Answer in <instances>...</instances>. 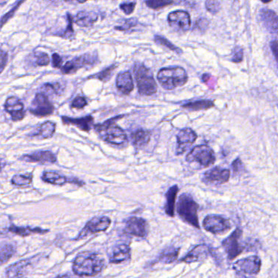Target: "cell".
<instances>
[{
    "label": "cell",
    "instance_id": "cell-28",
    "mask_svg": "<svg viewBox=\"0 0 278 278\" xmlns=\"http://www.w3.org/2000/svg\"><path fill=\"white\" fill-rule=\"evenodd\" d=\"M180 252L179 247H170L161 252L158 256L156 263L162 264H172L177 259Z\"/></svg>",
    "mask_w": 278,
    "mask_h": 278
},
{
    "label": "cell",
    "instance_id": "cell-6",
    "mask_svg": "<svg viewBox=\"0 0 278 278\" xmlns=\"http://www.w3.org/2000/svg\"><path fill=\"white\" fill-rule=\"evenodd\" d=\"M186 161L189 163H198L201 167H207L216 162V156L212 149L206 145L201 144L195 147L186 157Z\"/></svg>",
    "mask_w": 278,
    "mask_h": 278
},
{
    "label": "cell",
    "instance_id": "cell-33",
    "mask_svg": "<svg viewBox=\"0 0 278 278\" xmlns=\"http://www.w3.org/2000/svg\"><path fill=\"white\" fill-rule=\"evenodd\" d=\"M16 251V248L12 244H5L0 247V265L6 264Z\"/></svg>",
    "mask_w": 278,
    "mask_h": 278
},
{
    "label": "cell",
    "instance_id": "cell-9",
    "mask_svg": "<svg viewBox=\"0 0 278 278\" xmlns=\"http://www.w3.org/2000/svg\"><path fill=\"white\" fill-rule=\"evenodd\" d=\"M111 220L107 216H101L91 219L86 223V225L82 229L80 234L75 240L83 239L90 234L105 232L111 226Z\"/></svg>",
    "mask_w": 278,
    "mask_h": 278
},
{
    "label": "cell",
    "instance_id": "cell-31",
    "mask_svg": "<svg viewBox=\"0 0 278 278\" xmlns=\"http://www.w3.org/2000/svg\"><path fill=\"white\" fill-rule=\"evenodd\" d=\"M8 230L11 233H15L17 235L22 236V237H27V236L31 235V234H44V233H48V230L46 229H42L40 228H30V227H18V226L12 225L9 227Z\"/></svg>",
    "mask_w": 278,
    "mask_h": 278
},
{
    "label": "cell",
    "instance_id": "cell-5",
    "mask_svg": "<svg viewBox=\"0 0 278 278\" xmlns=\"http://www.w3.org/2000/svg\"><path fill=\"white\" fill-rule=\"evenodd\" d=\"M134 70L139 93L146 96L156 93L158 86L150 70L144 65H137Z\"/></svg>",
    "mask_w": 278,
    "mask_h": 278
},
{
    "label": "cell",
    "instance_id": "cell-10",
    "mask_svg": "<svg viewBox=\"0 0 278 278\" xmlns=\"http://www.w3.org/2000/svg\"><path fill=\"white\" fill-rule=\"evenodd\" d=\"M29 111L34 115L45 117L50 115L54 112V106L51 103L48 96L41 92H38L35 95L34 101H32Z\"/></svg>",
    "mask_w": 278,
    "mask_h": 278
},
{
    "label": "cell",
    "instance_id": "cell-14",
    "mask_svg": "<svg viewBox=\"0 0 278 278\" xmlns=\"http://www.w3.org/2000/svg\"><path fill=\"white\" fill-rule=\"evenodd\" d=\"M229 178L230 170L216 167L204 173L202 180L206 184L223 185L224 183L228 182Z\"/></svg>",
    "mask_w": 278,
    "mask_h": 278
},
{
    "label": "cell",
    "instance_id": "cell-7",
    "mask_svg": "<svg viewBox=\"0 0 278 278\" xmlns=\"http://www.w3.org/2000/svg\"><path fill=\"white\" fill-rule=\"evenodd\" d=\"M242 230L238 228L233 231L230 236H228V238L222 242V247L224 251L227 253L229 260H233L237 258L239 254H242L246 248L242 242Z\"/></svg>",
    "mask_w": 278,
    "mask_h": 278
},
{
    "label": "cell",
    "instance_id": "cell-55",
    "mask_svg": "<svg viewBox=\"0 0 278 278\" xmlns=\"http://www.w3.org/2000/svg\"><path fill=\"white\" fill-rule=\"evenodd\" d=\"M7 1H6V0H4V1H2V0H0V5H4L6 4V3H7Z\"/></svg>",
    "mask_w": 278,
    "mask_h": 278
},
{
    "label": "cell",
    "instance_id": "cell-39",
    "mask_svg": "<svg viewBox=\"0 0 278 278\" xmlns=\"http://www.w3.org/2000/svg\"><path fill=\"white\" fill-rule=\"evenodd\" d=\"M68 26L67 28L60 34H58L59 36L62 37L64 39H70L72 38L74 34V28H73V17L70 13H67Z\"/></svg>",
    "mask_w": 278,
    "mask_h": 278
},
{
    "label": "cell",
    "instance_id": "cell-24",
    "mask_svg": "<svg viewBox=\"0 0 278 278\" xmlns=\"http://www.w3.org/2000/svg\"><path fill=\"white\" fill-rule=\"evenodd\" d=\"M64 124L73 125L80 128L83 132H88L93 126L94 119L92 116L88 115L80 118H70V117H61Z\"/></svg>",
    "mask_w": 278,
    "mask_h": 278
},
{
    "label": "cell",
    "instance_id": "cell-15",
    "mask_svg": "<svg viewBox=\"0 0 278 278\" xmlns=\"http://www.w3.org/2000/svg\"><path fill=\"white\" fill-rule=\"evenodd\" d=\"M6 112L9 113L12 121L17 122L23 119L26 114L24 111V105L21 100L16 96H10L6 100L4 103Z\"/></svg>",
    "mask_w": 278,
    "mask_h": 278
},
{
    "label": "cell",
    "instance_id": "cell-13",
    "mask_svg": "<svg viewBox=\"0 0 278 278\" xmlns=\"http://www.w3.org/2000/svg\"><path fill=\"white\" fill-rule=\"evenodd\" d=\"M147 222L145 220L139 217H130L125 223L124 231L129 235L137 238H145L148 234Z\"/></svg>",
    "mask_w": 278,
    "mask_h": 278
},
{
    "label": "cell",
    "instance_id": "cell-29",
    "mask_svg": "<svg viewBox=\"0 0 278 278\" xmlns=\"http://www.w3.org/2000/svg\"><path fill=\"white\" fill-rule=\"evenodd\" d=\"M132 143L137 148H142L146 145L150 140V132L145 130H137V132L132 133Z\"/></svg>",
    "mask_w": 278,
    "mask_h": 278
},
{
    "label": "cell",
    "instance_id": "cell-25",
    "mask_svg": "<svg viewBox=\"0 0 278 278\" xmlns=\"http://www.w3.org/2000/svg\"><path fill=\"white\" fill-rule=\"evenodd\" d=\"M98 19V15L96 12L88 11H81L73 17V22L81 27H89L93 26Z\"/></svg>",
    "mask_w": 278,
    "mask_h": 278
},
{
    "label": "cell",
    "instance_id": "cell-21",
    "mask_svg": "<svg viewBox=\"0 0 278 278\" xmlns=\"http://www.w3.org/2000/svg\"><path fill=\"white\" fill-rule=\"evenodd\" d=\"M260 19L269 32L277 34L278 29V18L276 12L273 10L264 8L260 11Z\"/></svg>",
    "mask_w": 278,
    "mask_h": 278
},
{
    "label": "cell",
    "instance_id": "cell-45",
    "mask_svg": "<svg viewBox=\"0 0 278 278\" xmlns=\"http://www.w3.org/2000/svg\"><path fill=\"white\" fill-rule=\"evenodd\" d=\"M87 105L86 100L83 96H77L76 98L73 101L71 104V108L72 109H83Z\"/></svg>",
    "mask_w": 278,
    "mask_h": 278
},
{
    "label": "cell",
    "instance_id": "cell-8",
    "mask_svg": "<svg viewBox=\"0 0 278 278\" xmlns=\"http://www.w3.org/2000/svg\"><path fill=\"white\" fill-rule=\"evenodd\" d=\"M202 225L205 230L213 234L225 233L231 229L230 221L218 215H208L204 219Z\"/></svg>",
    "mask_w": 278,
    "mask_h": 278
},
{
    "label": "cell",
    "instance_id": "cell-50",
    "mask_svg": "<svg viewBox=\"0 0 278 278\" xmlns=\"http://www.w3.org/2000/svg\"><path fill=\"white\" fill-rule=\"evenodd\" d=\"M62 58L57 53L53 54V66L54 68H61L62 66Z\"/></svg>",
    "mask_w": 278,
    "mask_h": 278
},
{
    "label": "cell",
    "instance_id": "cell-27",
    "mask_svg": "<svg viewBox=\"0 0 278 278\" xmlns=\"http://www.w3.org/2000/svg\"><path fill=\"white\" fill-rule=\"evenodd\" d=\"M55 131V122L47 121L39 126V127L35 130V132H33L30 136L34 137H39L40 139H49L51 137H53Z\"/></svg>",
    "mask_w": 278,
    "mask_h": 278
},
{
    "label": "cell",
    "instance_id": "cell-42",
    "mask_svg": "<svg viewBox=\"0 0 278 278\" xmlns=\"http://www.w3.org/2000/svg\"><path fill=\"white\" fill-rule=\"evenodd\" d=\"M206 8L208 12H211L212 14H216L221 9V2L219 1H211L208 0L205 2Z\"/></svg>",
    "mask_w": 278,
    "mask_h": 278
},
{
    "label": "cell",
    "instance_id": "cell-43",
    "mask_svg": "<svg viewBox=\"0 0 278 278\" xmlns=\"http://www.w3.org/2000/svg\"><path fill=\"white\" fill-rule=\"evenodd\" d=\"M244 57V53L243 49L241 47L238 46L236 47L233 51V56H232V61L234 63L242 62Z\"/></svg>",
    "mask_w": 278,
    "mask_h": 278
},
{
    "label": "cell",
    "instance_id": "cell-35",
    "mask_svg": "<svg viewBox=\"0 0 278 278\" xmlns=\"http://www.w3.org/2000/svg\"><path fill=\"white\" fill-rule=\"evenodd\" d=\"M154 41L156 42L159 45L164 46L166 48H167L169 50L172 51L174 53L180 54L182 53V50L180 48H178L176 46L174 45L170 40L166 39L164 37L161 36V35H155L154 37Z\"/></svg>",
    "mask_w": 278,
    "mask_h": 278
},
{
    "label": "cell",
    "instance_id": "cell-53",
    "mask_svg": "<svg viewBox=\"0 0 278 278\" xmlns=\"http://www.w3.org/2000/svg\"><path fill=\"white\" fill-rule=\"evenodd\" d=\"M237 278H250V277L245 276L243 274H239L237 276Z\"/></svg>",
    "mask_w": 278,
    "mask_h": 278
},
{
    "label": "cell",
    "instance_id": "cell-12",
    "mask_svg": "<svg viewBox=\"0 0 278 278\" xmlns=\"http://www.w3.org/2000/svg\"><path fill=\"white\" fill-rule=\"evenodd\" d=\"M167 21L170 27L177 31H188L191 27L190 14L183 10H177L169 13Z\"/></svg>",
    "mask_w": 278,
    "mask_h": 278
},
{
    "label": "cell",
    "instance_id": "cell-52",
    "mask_svg": "<svg viewBox=\"0 0 278 278\" xmlns=\"http://www.w3.org/2000/svg\"><path fill=\"white\" fill-rule=\"evenodd\" d=\"M56 278H75V277H72L70 274H63V275H60V276H57Z\"/></svg>",
    "mask_w": 278,
    "mask_h": 278
},
{
    "label": "cell",
    "instance_id": "cell-16",
    "mask_svg": "<svg viewBox=\"0 0 278 278\" xmlns=\"http://www.w3.org/2000/svg\"><path fill=\"white\" fill-rule=\"evenodd\" d=\"M177 154H183L187 151L188 149L192 145L196 139L197 136L195 131L191 128H185L180 131L177 135Z\"/></svg>",
    "mask_w": 278,
    "mask_h": 278
},
{
    "label": "cell",
    "instance_id": "cell-17",
    "mask_svg": "<svg viewBox=\"0 0 278 278\" xmlns=\"http://www.w3.org/2000/svg\"><path fill=\"white\" fill-rule=\"evenodd\" d=\"M212 253V249L207 245H197L194 247L184 258L180 259V262L186 264H191L195 262L202 261L206 259Z\"/></svg>",
    "mask_w": 278,
    "mask_h": 278
},
{
    "label": "cell",
    "instance_id": "cell-4",
    "mask_svg": "<svg viewBox=\"0 0 278 278\" xmlns=\"http://www.w3.org/2000/svg\"><path fill=\"white\" fill-rule=\"evenodd\" d=\"M198 204L189 194L180 195L177 203V213L180 218L195 228H200L198 221Z\"/></svg>",
    "mask_w": 278,
    "mask_h": 278
},
{
    "label": "cell",
    "instance_id": "cell-41",
    "mask_svg": "<svg viewBox=\"0 0 278 278\" xmlns=\"http://www.w3.org/2000/svg\"><path fill=\"white\" fill-rule=\"evenodd\" d=\"M137 25V20L134 19V18H131V19L125 20L122 26H119V27H116L115 29L120 30V31H128L130 29L136 27Z\"/></svg>",
    "mask_w": 278,
    "mask_h": 278
},
{
    "label": "cell",
    "instance_id": "cell-34",
    "mask_svg": "<svg viewBox=\"0 0 278 278\" xmlns=\"http://www.w3.org/2000/svg\"><path fill=\"white\" fill-rule=\"evenodd\" d=\"M33 180V175L30 174H26V175H16L12 178V185L18 187H24L28 186L32 183Z\"/></svg>",
    "mask_w": 278,
    "mask_h": 278
},
{
    "label": "cell",
    "instance_id": "cell-30",
    "mask_svg": "<svg viewBox=\"0 0 278 278\" xmlns=\"http://www.w3.org/2000/svg\"><path fill=\"white\" fill-rule=\"evenodd\" d=\"M215 106V103L211 100H199V101H190L183 105L184 109H187L190 111H206Z\"/></svg>",
    "mask_w": 278,
    "mask_h": 278
},
{
    "label": "cell",
    "instance_id": "cell-18",
    "mask_svg": "<svg viewBox=\"0 0 278 278\" xmlns=\"http://www.w3.org/2000/svg\"><path fill=\"white\" fill-rule=\"evenodd\" d=\"M21 160L27 163H39L41 164L47 163H55L56 162V157L52 151L42 150L36 151L32 154H26L21 158Z\"/></svg>",
    "mask_w": 278,
    "mask_h": 278
},
{
    "label": "cell",
    "instance_id": "cell-19",
    "mask_svg": "<svg viewBox=\"0 0 278 278\" xmlns=\"http://www.w3.org/2000/svg\"><path fill=\"white\" fill-rule=\"evenodd\" d=\"M42 180L44 182L54 185H64L66 183H74V184H76V185H80V186L84 185V183L83 181H80L78 179H68L67 177H65L64 175H60V174L54 172V171H45V172H43V175H42Z\"/></svg>",
    "mask_w": 278,
    "mask_h": 278
},
{
    "label": "cell",
    "instance_id": "cell-36",
    "mask_svg": "<svg viewBox=\"0 0 278 278\" xmlns=\"http://www.w3.org/2000/svg\"><path fill=\"white\" fill-rule=\"evenodd\" d=\"M117 68V65H112L109 67L106 68L105 70H102L97 75H93L91 78H96L97 80H101L102 82H107L111 80V78L113 75V71Z\"/></svg>",
    "mask_w": 278,
    "mask_h": 278
},
{
    "label": "cell",
    "instance_id": "cell-37",
    "mask_svg": "<svg viewBox=\"0 0 278 278\" xmlns=\"http://www.w3.org/2000/svg\"><path fill=\"white\" fill-rule=\"evenodd\" d=\"M24 2V1H19V2H16V4L12 7V9L8 11L6 14L3 15L1 18H0V28L3 27V25L6 24L11 18H12L15 15V12H17V9L19 8L20 6Z\"/></svg>",
    "mask_w": 278,
    "mask_h": 278
},
{
    "label": "cell",
    "instance_id": "cell-44",
    "mask_svg": "<svg viewBox=\"0 0 278 278\" xmlns=\"http://www.w3.org/2000/svg\"><path fill=\"white\" fill-rule=\"evenodd\" d=\"M137 2H123L120 4V9L123 11L126 15L132 14V12H134L135 7H136Z\"/></svg>",
    "mask_w": 278,
    "mask_h": 278
},
{
    "label": "cell",
    "instance_id": "cell-2",
    "mask_svg": "<svg viewBox=\"0 0 278 278\" xmlns=\"http://www.w3.org/2000/svg\"><path fill=\"white\" fill-rule=\"evenodd\" d=\"M119 117H116L107 120L101 124L96 125L95 130L100 133L101 138L105 141L114 145L122 146L127 144L128 139L126 132L115 123L116 120Z\"/></svg>",
    "mask_w": 278,
    "mask_h": 278
},
{
    "label": "cell",
    "instance_id": "cell-51",
    "mask_svg": "<svg viewBox=\"0 0 278 278\" xmlns=\"http://www.w3.org/2000/svg\"><path fill=\"white\" fill-rule=\"evenodd\" d=\"M270 48H271L272 52L274 53L275 60H278V41L274 40L271 42Z\"/></svg>",
    "mask_w": 278,
    "mask_h": 278
},
{
    "label": "cell",
    "instance_id": "cell-38",
    "mask_svg": "<svg viewBox=\"0 0 278 278\" xmlns=\"http://www.w3.org/2000/svg\"><path fill=\"white\" fill-rule=\"evenodd\" d=\"M145 3L148 7H150L152 9L157 10L167 7L168 5L173 4L174 2H172V1H164V0H151V1H146Z\"/></svg>",
    "mask_w": 278,
    "mask_h": 278
},
{
    "label": "cell",
    "instance_id": "cell-20",
    "mask_svg": "<svg viewBox=\"0 0 278 278\" xmlns=\"http://www.w3.org/2000/svg\"><path fill=\"white\" fill-rule=\"evenodd\" d=\"M34 257L31 259H23L20 261L15 263V264L10 265L6 269V278H21L26 272L27 271V268L30 266L34 261Z\"/></svg>",
    "mask_w": 278,
    "mask_h": 278
},
{
    "label": "cell",
    "instance_id": "cell-54",
    "mask_svg": "<svg viewBox=\"0 0 278 278\" xmlns=\"http://www.w3.org/2000/svg\"><path fill=\"white\" fill-rule=\"evenodd\" d=\"M4 167H5V163H0V172L2 171V168Z\"/></svg>",
    "mask_w": 278,
    "mask_h": 278
},
{
    "label": "cell",
    "instance_id": "cell-23",
    "mask_svg": "<svg viewBox=\"0 0 278 278\" xmlns=\"http://www.w3.org/2000/svg\"><path fill=\"white\" fill-rule=\"evenodd\" d=\"M131 257V249L129 246L121 244L113 247L110 254V262L112 264H120L127 261Z\"/></svg>",
    "mask_w": 278,
    "mask_h": 278
},
{
    "label": "cell",
    "instance_id": "cell-46",
    "mask_svg": "<svg viewBox=\"0 0 278 278\" xmlns=\"http://www.w3.org/2000/svg\"><path fill=\"white\" fill-rule=\"evenodd\" d=\"M50 63V59L48 54L44 53H40L37 55L36 64L39 66H46Z\"/></svg>",
    "mask_w": 278,
    "mask_h": 278
},
{
    "label": "cell",
    "instance_id": "cell-47",
    "mask_svg": "<svg viewBox=\"0 0 278 278\" xmlns=\"http://www.w3.org/2000/svg\"><path fill=\"white\" fill-rule=\"evenodd\" d=\"M60 70H61V73L64 74V75H68V74H70V73H75L77 71L75 64L73 63L72 60L65 63V65L61 66Z\"/></svg>",
    "mask_w": 278,
    "mask_h": 278
},
{
    "label": "cell",
    "instance_id": "cell-48",
    "mask_svg": "<svg viewBox=\"0 0 278 278\" xmlns=\"http://www.w3.org/2000/svg\"><path fill=\"white\" fill-rule=\"evenodd\" d=\"M7 58H8L7 53L0 48V74L3 71L7 65Z\"/></svg>",
    "mask_w": 278,
    "mask_h": 278
},
{
    "label": "cell",
    "instance_id": "cell-11",
    "mask_svg": "<svg viewBox=\"0 0 278 278\" xmlns=\"http://www.w3.org/2000/svg\"><path fill=\"white\" fill-rule=\"evenodd\" d=\"M233 269L239 274L256 275L261 269V260L256 255L247 257L236 262L233 265Z\"/></svg>",
    "mask_w": 278,
    "mask_h": 278
},
{
    "label": "cell",
    "instance_id": "cell-1",
    "mask_svg": "<svg viewBox=\"0 0 278 278\" xmlns=\"http://www.w3.org/2000/svg\"><path fill=\"white\" fill-rule=\"evenodd\" d=\"M105 267V259L99 254L83 251L78 254L73 263V271L80 277L96 276Z\"/></svg>",
    "mask_w": 278,
    "mask_h": 278
},
{
    "label": "cell",
    "instance_id": "cell-40",
    "mask_svg": "<svg viewBox=\"0 0 278 278\" xmlns=\"http://www.w3.org/2000/svg\"><path fill=\"white\" fill-rule=\"evenodd\" d=\"M59 88H60L59 84L45 83L43 84V86L41 87L40 92L48 96V95L57 93Z\"/></svg>",
    "mask_w": 278,
    "mask_h": 278
},
{
    "label": "cell",
    "instance_id": "cell-22",
    "mask_svg": "<svg viewBox=\"0 0 278 278\" xmlns=\"http://www.w3.org/2000/svg\"><path fill=\"white\" fill-rule=\"evenodd\" d=\"M116 86L122 94L129 95L134 89V82L129 71L118 74L116 79Z\"/></svg>",
    "mask_w": 278,
    "mask_h": 278
},
{
    "label": "cell",
    "instance_id": "cell-3",
    "mask_svg": "<svg viewBox=\"0 0 278 278\" xmlns=\"http://www.w3.org/2000/svg\"><path fill=\"white\" fill-rule=\"evenodd\" d=\"M157 78L166 90H173L178 86H184L188 81L187 72L180 66L161 69Z\"/></svg>",
    "mask_w": 278,
    "mask_h": 278
},
{
    "label": "cell",
    "instance_id": "cell-32",
    "mask_svg": "<svg viewBox=\"0 0 278 278\" xmlns=\"http://www.w3.org/2000/svg\"><path fill=\"white\" fill-rule=\"evenodd\" d=\"M75 64L76 70H79L80 68L83 67L85 65H93L98 62V56L96 53H88L84 54L80 57L75 58V60H72Z\"/></svg>",
    "mask_w": 278,
    "mask_h": 278
},
{
    "label": "cell",
    "instance_id": "cell-49",
    "mask_svg": "<svg viewBox=\"0 0 278 278\" xmlns=\"http://www.w3.org/2000/svg\"><path fill=\"white\" fill-rule=\"evenodd\" d=\"M232 167H233V171L235 173H239L242 170H244V165L242 163V160L240 158L235 159L232 163Z\"/></svg>",
    "mask_w": 278,
    "mask_h": 278
},
{
    "label": "cell",
    "instance_id": "cell-26",
    "mask_svg": "<svg viewBox=\"0 0 278 278\" xmlns=\"http://www.w3.org/2000/svg\"><path fill=\"white\" fill-rule=\"evenodd\" d=\"M179 192L177 185H173L166 194L165 212L170 217L175 216V203L176 196Z\"/></svg>",
    "mask_w": 278,
    "mask_h": 278
}]
</instances>
